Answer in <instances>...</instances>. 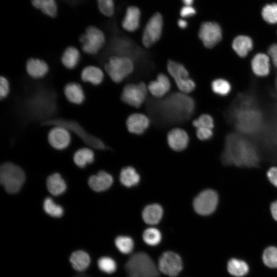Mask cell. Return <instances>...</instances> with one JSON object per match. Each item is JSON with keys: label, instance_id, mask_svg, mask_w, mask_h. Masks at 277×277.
<instances>
[{"label": "cell", "instance_id": "6da1fadb", "mask_svg": "<svg viewBox=\"0 0 277 277\" xmlns=\"http://www.w3.org/2000/svg\"><path fill=\"white\" fill-rule=\"evenodd\" d=\"M16 108L24 123L54 118L60 110L57 93L48 85H35L17 101Z\"/></svg>", "mask_w": 277, "mask_h": 277}, {"label": "cell", "instance_id": "7a4b0ae2", "mask_svg": "<svg viewBox=\"0 0 277 277\" xmlns=\"http://www.w3.org/2000/svg\"><path fill=\"white\" fill-rule=\"evenodd\" d=\"M220 160L225 166L258 168L263 158L256 143L241 134H230L225 138Z\"/></svg>", "mask_w": 277, "mask_h": 277}, {"label": "cell", "instance_id": "3957f363", "mask_svg": "<svg viewBox=\"0 0 277 277\" xmlns=\"http://www.w3.org/2000/svg\"><path fill=\"white\" fill-rule=\"evenodd\" d=\"M43 126H61L75 133L86 144L98 150H106L107 147L99 138L92 135L76 121L55 117L41 123Z\"/></svg>", "mask_w": 277, "mask_h": 277}, {"label": "cell", "instance_id": "277c9868", "mask_svg": "<svg viewBox=\"0 0 277 277\" xmlns=\"http://www.w3.org/2000/svg\"><path fill=\"white\" fill-rule=\"evenodd\" d=\"M23 170L10 162L3 163L0 168V183L5 190L10 194L18 192L25 182Z\"/></svg>", "mask_w": 277, "mask_h": 277}, {"label": "cell", "instance_id": "5b68a950", "mask_svg": "<svg viewBox=\"0 0 277 277\" xmlns=\"http://www.w3.org/2000/svg\"><path fill=\"white\" fill-rule=\"evenodd\" d=\"M126 268L129 277H157L159 269L146 253L135 254L128 261Z\"/></svg>", "mask_w": 277, "mask_h": 277}, {"label": "cell", "instance_id": "8992f818", "mask_svg": "<svg viewBox=\"0 0 277 277\" xmlns=\"http://www.w3.org/2000/svg\"><path fill=\"white\" fill-rule=\"evenodd\" d=\"M104 67L111 80L119 83L133 72L134 63L129 57L113 55L109 57Z\"/></svg>", "mask_w": 277, "mask_h": 277}, {"label": "cell", "instance_id": "52a82bcc", "mask_svg": "<svg viewBox=\"0 0 277 277\" xmlns=\"http://www.w3.org/2000/svg\"><path fill=\"white\" fill-rule=\"evenodd\" d=\"M79 41L85 53L94 55L103 48L105 44V36L101 29L95 26H90L80 36Z\"/></svg>", "mask_w": 277, "mask_h": 277}, {"label": "cell", "instance_id": "ba28073f", "mask_svg": "<svg viewBox=\"0 0 277 277\" xmlns=\"http://www.w3.org/2000/svg\"><path fill=\"white\" fill-rule=\"evenodd\" d=\"M167 68L181 92L186 94L194 90L195 83L190 77L188 70L183 64L169 60Z\"/></svg>", "mask_w": 277, "mask_h": 277}, {"label": "cell", "instance_id": "9c48e42d", "mask_svg": "<svg viewBox=\"0 0 277 277\" xmlns=\"http://www.w3.org/2000/svg\"><path fill=\"white\" fill-rule=\"evenodd\" d=\"M219 202L218 193L212 189H207L199 193L193 201L194 211L198 214L208 216L213 213Z\"/></svg>", "mask_w": 277, "mask_h": 277}, {"label": "cell", "instance_id": "30bf717a", "mask_svg": "<svg viewBox=\"0 0 277 277\" xmlns=\"http://www.w3.org/2000/svg\"><path fill=\"white\" fill-rule=\"evenodd\" d=\"M157 266L159 272L169 277H175L183 270V262L179 254L167 251L160 256Z\"/></svg>", "mask_w": 277, "mask_h": 277}, {"label": "cell", "instance_id": "8fae6325", "mask_svg": "<svg viewBox=\"0 0 277 277\" xmlns=\"http://www.w3.org/2000/svg\"><path fill=\"white\" fill-rule=\"evenodd\" d=\"M148 91V87L144 83L129 84L124 87L121 98L124 103L138 108L145 101Z\"/></svg>", "mask_w": 277, "mask_h": 277}, {"label": "cell", "instance_id": "7c38bea8", "mask_svg": "<svg viewBox=\"0 0 277 277\" xmlns=\"http://www.w3.org/2000/svg\"><path fill=\"white\" fill-rule=\"evenodd\" d=\"M163 27L162 15L160 13L154 14L146 25L142 35V43L145 47H150L160 39Z\"/></svg>", "mask_w": 277, "mask_h": 277}, {"label": "cell", "instance_id": "4fadbf2b", "mask_svg": "<svg viewBox=\"0 0 277 277\" xmlns=\"http://www.w3.org/2000/svg\"><path fill=\"white\" fill-rule=\"evenodd\" d=\"M198 35L205 47L211 48L221 41L222 31L217 23L206 22L201 24Z\"/></svg>", "mask_w": 277, "mask_h": 277}, {"label": "cell", "instance_id": "5bb4252c", "mask_svg": "<svg viewBox=\"0 0 277 277\" xmlns=\"http://www.w3.org/2000/svg\"><path fill=\"white\" fill-rule=\"evenodd\" d=\"M272 66L271 59L267 53L258 52L252 57L250 68L253 74L258 77L267 76Z\"/></svg>", "mask_w": 277, "mask_h": 277}, {"label": "cell", "instance_id": "9a60e30c", "mask_svg": "<svg viewBox=\"0 0 277 277\" xmlns=\"http://www.w3.org/2000/svg\"><path fill=\"white\" fill-rule=\"evenodd\" d=\"M48 140L50 145L57 150L66 149L71 142L69 131L61 126H54L48 135Z\"/></svg>", "mask_w": 277, "mask_h": 277}, {"label": "cell", "instance_id": "2e32d148", "mask_svg": "<svg viewBox=\"0 0 277 277\" xmlns=\"http://www.w3.org/2000/svg\"><path fill=\"white\" fill-rule=\"evenodd\" d=\"M112 175L105 171H100L91 175L88 180L89 187L94 191L100 192L107 190L112 185Z\"/></svg>", "mask_w": 277, "mask_h": 277}, {"label": "cell", "instance_id": "e0dca14e", "mask_svg": "<svg viewBox=\"0 0 277 277\" xmlns=\"http://www.w3.org/2000/svg\"><path fill=\"white\" fill-rule=\"evenodd\" d=\"M167 142L172 149L180 151L184 150L188 146L189 136L184 130L175 128L168 132Z\"/></svg>", "mask_w": 277, "mask_h": 277}, {"label": "cell", "instance_id": "ac0fdd59", "mask_svg": "<svg viewBox=\"0 0 277 277\" xmlns=\"http://www.w3.org/2000/svg\"><path fill=\"white\" fill-rule=\"evenodd\" d=\"M150 125L149 118L142 113H135L129 115L126 121L128 131L135 134L143 133Z\"/></svg>", "mask_w": 277, "mask_h": 277}, {"label": "cell", "instance_id": "d6986e66", "mask_svg": "<svg viewBox=\"0 0 277 277\" xmlns=\"http://www.w3.org/2000/svg\"><path fill=\"white\" fill-rule=\"evenodd\" d=\"M26 70L31 77L34 79H39L47 74L49 67L44 60L32 57L29 58L26 62Z\"/></svg>", "mask_w": 277, "mask_h": 277}, {"label": "cell", "instance_id": "ffe728a7", "mask_svg": "<svg viewBox=\"0 0 277 277\" xmlns=\"http://www.w3.org/2000/svg\"><path fill=\"white\" fill-rule=\"evenodd\" d=\"M148 91L154 97H162L166 95L171 88V83L168 77L160 73L156 79L152 81L148 85Z\"/></svg>", "mask_w": 277, "mask_h": 277}, {"label": "cell", "instance_id": "44dd1931", "mask_svg": "<svg viewBox=\"0 0 277 277\" xmlns=\"http://www.w3.org/2000/svg\"><path fill=\"white\" fill-rule=\"evenodd\" d=\"M64 93L66 99L75 105L82 104L86 99L82 86L77 82H71L66 84L64 88Z\"/></svg>", "mask_w": 277, "mask_h": 277}, {"label": "cell", "instance_id": "7402d4cb", "mask_svg": "<svg viewBox=\"0 0 277 277\" xmlns=\"http://www.w3.org/2000/svg\"><path fill=\"white\" fill-rule=\"evenodd\" d=\"M252 39L246 35H239L235 37L231 43V48L239 57H246L253 48Z\"/></svg>", "mask_w": 277, "mask_h": 277}, {"label": "cell", "instance_id": "603a6c76", "mask_svg": "<svg viewBox=\"0 0 277 277\" xmlns=\"http://www.w3.org/2000/svg\"><path fill=\"white\" fill-rule=\"evenodd\" d=\"M140 9L135 6H129L122 23L123 28L129 32L136 31L140 26Z\"/></svg>", "mask_w": 277, "mask_h": 277}, {"label": "cell", "instance_id": "cb8c5ba5", "mask_svg": "<svg viewBox=\"0 0 277 277\" xmlns=\"http://www.w3.org/2000/svg\"><path fill=\"white\" fill-rule=\"evenodd\" d=\"M142 215L145 223L155 225L161 221L163 215V209L158 204H150L144 208Z\"/></svg>", "mask_w": 277, "mask_h": 277}, {"label": "cell", "instance_id": "d4e9b609", "mask_svg": "<svg viewBox=\"0 0 277 277\" xmlns=\"http://www.w3.org/2000/svg\"><path fill=\"white\" fill-rule=\"evenodd\" d=\"M81 77L85 82L90 83L93 86H98L103 82L104 74L102 70L99 67L90 65L85 67L82 70Z\"/></svg>", "mask_w": 277, "mask_h": 277}, {"label": "cell", "instance_id": "484cf974", "mask_svg": "<svg viewBox=\"0 0 277 277\" xmlns=\"http://www.w3.org/2000/svg\"><path fill=\"white\" fill-rule=\"evenodd\" d=\"M81 55L79 50L75 47L69 46L63 51L61 56V62L67 69H75L79 64Z\"/></svg>", "mask_w": 277, "mask_h": 277}, {"label": "cell", "instance_id": "4316f807", "mask_svg": "<svg viewBox=\"0 0 277 277\" xmlns=\"http://www.w3.org/2000/svg\"><path fill=\"white\" fill-rule=\"evenodd\" d=\"M46 186L49 192L56 196L63 194L67 189L65 180L58 173H53L47 177Z\"/></svg>", "mask_w": 277, "mask_h": 277}, {"label": "cell", "instance_id": "83f0119b", "mask_svg": "<svg viewBox=\"0 0 277 277\" xmlns=\"http://www.w3.org/2000/svg\"><path fill=\"white\" fill-rule=\"evenodd\" d=\"M227 270L234 277H244L249 273V267L244 260L232 258L227 263Z\"/></svg>", "mask_w": 277, "mask_h": 277}, {"label": "cell", "instance_id": "f1b7e54d", "mask_svg": "<svg viewBox=\"0 0 277 277\" xmlns=\"http://www.w3.org/2000/svg\"><path fill=\"white\" fill-rule=\"evenodd\" d=\"M70 262L75 270L82 271L89 266L90 258L86 252L83 250H76L71 254Z\"/></svg>", "mask_w": 277, "mask_h": 277}, {"label": "cell", "instance_id": "f546056e", "mask_svg": "<svg viewBox=\"0 0 277 277\" xmlns=\"http://www.w3.org/2000/svg\"><path fill=\"white\" fill-rule=\"evenodd\" d=\"M120 181L126 187L137 185L140 181V176L136 170L131 166L123 168L120 172Z\"/></svg>", "mask_w": 277, "mask_h": 277}, {"label": "cell", "instance_id": "4dcf8cb0", "mask_svg": "<svg viewBox=\"0 0 277 277\" xmlns=\"http://www.w3.org/2000/svg\"><path fill=\"white\" fill-rule=\"evenodd\" d=\"M94 154L93 151L87 148L77 150L73 155L75 164L81 168H85L87 165L94 162Z\"/></svg>", "mask_w": 277, "mask_h": 277}, {"label": "cell", "instance_id": "1f68e13d", "mask_svg": "<svg viewBox=\"0 0 277 277\" xmlns=\"http://www.w3.org/2000/svg\"><path fill=\"white\" fill-rule=\"evenodd\" d=\"M31 3L48 16L54 17L57 15V5L55 0H32Z\"/></svg>", "mask_w": 277, "mask_h": 277}, {"label": "cell", "instance_id": "d6a6232c", "mask_svg": "<svg viewBox=\"0 0 277 277\" xmlns=\"http://www.w3.org/2000/svg\"><path fill=\"white\" fill-rule=\"evenodd\" d=\"M211 88L215 94L221 96L228 95L232 89L229 81L223 78H217L213 80L211 84Z\"/></svg>", "mask_w": 277, "mask_h": 277}, {"label": "cell", "instance_id": "836d02e7", "mask_svg": "<svg viewBox=\"0 0 277 277\" xmlns=\"http://www.w3.org/2000/svg\"><path fill=\"white\" fill-rule=\"evenodd\" d=\"M117 250L123 254L131 253L134 249V242L131 237L127 235H119L114 240Z\"/></svg>", "mask_w": 277, "mask_h": 277}, {"label": "cell", "instance_id": "e575fe53", "mask_svg": "<svg viewBox=\"0 0 277 277\" xmlns=\"http://www.w3.org/2000/svg\"><path fill=\"white\" fill-rule=\"evenodd\" d=\"M262 261L268 268L277 269V247L269 246L264 249L262 253Z\"/></svg>", "mask_w": 277, "mask_h": 277}, {"label": "cell", "instance_id": "d590c367", "mask_svg": "<svg viewBox=\"0 0 277 277\" xmlns=\"http://www.w3.org/2000/svg\"><path fill=\"white\" fill-rule=\"evenodd\" d=\"M142 238L147 245L155 246L161 243L162 235L158 229L155 227H149L144 231Z\"/></svg>", "mask_w": 277, "mask_h": 277}, {"label": "cell", "instance_id": "8d00e7d4", "mask_svg": "<svg viewBox=\"0 0 277 277\" xmlns=\"http://www.w3.org/2000/svg\"><path fill=\"white\" fill-rule=\"evenodd\" d=\"M43 209L44 211L50 216L55 218L62 217L64 212L63 208L57 204L52 198L47 197L43 202Z\"/></svg>", "mask_w": 277, "mask_h": 277}, {"label": "cell", "instance_id": "74e56055", "mask_svg": "<svg viewBox=\"0 0 277 277\" xmlns=\"http://www.w3.org/2000/svg\"><path fill=\"white\" fill-rule=\"evenodd\" d=\"M262 15L267 23L277 24V4L273 3L266 5L263 8Z\"/></svg>", "mask_w": 277, "mask_h": 277}, {"label": "cell", "instance_id": "f35d334b", "mask_svg": "<svg viewBox=\"0 0 277 277\" xmlns=\"http://www.w3.org/2000/svg\"><path fill=\"white\" fill-rule=\"evenodd\" d=\"M99 269L103 272L111 274L114 272L117 265L115 261L109 256H102L97 261Z\"/></svg>", "mask_w": 277, "mask_h": 277}, {"label": "cell", "instance_id": "ab89813d", "mask_svg": "<svg viewBox=\"0 0 277 277\" xmlns=\"http://www.w3.org/2000/svg\"><path fill=\"white\" fill-rule=\"evenodd\" d=\"M192 124L196 129L206 128L213 129L214 126L213 117L208 114H203L194 120Z\"/></svg>", "mask_w": 277, "mask_h": 277}, {"label": "cell", "instance_id": "60d3db41", "mask_svg": "<svg viewBox=\"0 0 277 277\" xmlns=\"http://www.w3.org/2000/svg\"><path fill=\"white\" fill-rule=\"evenodd\" d=\"M100 12L107 16H111L114 12V0H97Z\"/></svg>", "mask_w": 277, "mask_h": 277}, {"label": "cell", "instance_id": "b9f144b4", "mask_svg": "<svg viewBox=\"0 0 277 277\" xmlns=\"http://www.w3.org/2000/svg\"><path fill=\"white\" fill-rule=\"evenodd\" d=\"M10 83L5 76H1L0 78V98L1 100L6 98L10 93Z\"/></svg>", "mask_w": 277, "mask_h": 277}, {"label": "cell", "instance_id": "7bdbcfd3", "mask_svg": "<svg viewBox=\"0 0 277 277\" xmlns=\"http://www.w3.org/2000/svg\"><path fill=\"white\" fill-rule=\"evenodd\" d=\"M196 136L200 140L207 141L213 137V132L212 129L199 128L196 129Z\"/></svg>", "mask_w": 277, "mask_h": 277}, {"label": "cell", "instance_id": "ee69618b", "mask_svg": "<svg viewBox=\"0 0 277 277\" xmlns=\"http://www.w3.org/2000/svg\"><path fill=\"white\" fill-rule=\"evenodd\" d=\"M266 177L268 182L277 188V166L271 167L268 169Z\"/></svg>", "mask_w": 277, "mask_h": 277}, {"label": "cell", "instance_id": "f6af8a7d", "mask_svg": "<svg viewBox=\"0 0 277 277\" xmlns=\"http://www.w3.org/2000/svg\"><path fill=\"white\" fill-rule=\"evenodd\" d=\"M268 54L272 66L277 69V43L271 45L268 49Z\"/></svg>", "mask_w": 277, "mask_h": 277}, {"label": "cell", "instance_id": "bcb514c9", "mask_svg": "<svg viewBox=\"0 0 277 277\" xmlns=\"http://www.w3.org/2000/svg\"><path fill=\"white\" fill-rule=\"evenodd\" d=\"M195 13V9L192 6H184L180 11V15L184 18L191 17Z\"/></svg>", "mask_w": 277, "mask_h": 277}, {"label": "cell", "instance_id": "7dc6e473", "mask_svg": "<svg viewBox=\"0 0 277 277\" xmlns=\"http://www.w3.org/2000/svg\"><path fill=\"white\" fill-rule=\"evenodd\" d=\"M269 208L272 217L277 222V200L270 203Z\"/></svg>", "mask_w": 277, "mask_h": 277}, {"label": "cell", "instance_id": "c3c4849f", "mask_svg": "<svg viewBox=\"0 0 277 277\" xmlns=\"http://www.w3.org/2000/svg\"><path fill=\"white\" fill-rule=\"evenodd\" d=\"M177 25L181 29H185L187 27L188 23L185 19H180L177 22Z\"/></svg>", "mask_w": 277, "mask_h": 277}, {"label": "cell", "instance_id": "681fc988", "mask_svg": "<svg viewBox=\"0 0 277 277\" xmlns=\"http://www.w3.org/2000/svg\"><path fill=\"white\" fill-rule=\"evenodd\" d=\"M185 6H192L194 0H182Z\"/></svg>", "mask_w": 277, "mask_h": 277}, {"label": "cell", "instance_id": "f907efd6", "mask_svg": "<svg viewBox=\"0 0 277 277\" xmlns=\"http://www.w3.org/2000/svg\"><path fill=\"white\" fill-rule=\"evenodd\" d=\"M276 133H277V128H276Z\"/></svg>", "mask_w": 277, "mask_h": 277}]
</instances>
